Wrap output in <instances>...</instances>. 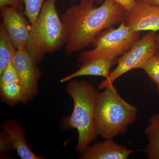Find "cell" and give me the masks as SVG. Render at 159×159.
<instances>
[{
    "label": "cell",
    "instance_id": "obj_21",
    "mask_svg": "<svg viewBox=\"0 0 159 159\" xmlns=\"http://www.w3.org/2000/svg\"><path fill=\"white\" fill-rule=\"evenodd\" d=\"M96 2L99 3H101L104 0H95ZM124 7L127 11H132L134 7L135 6L136 0H112Z\"/></svg>",
    "mask_w": 159,
    "mask_h": 159
},
{
    "label": "cell",
    "instance_id": "obj_1",
    "mask_svg": "<svg viewBox=\"0 0 159 159\" xmlns=\"http://www.w3.org/2000/svg\"><path fill=\"white\" fill-rule=\"evenodd\" d=\"M95 0H80L61 17L66 32L65 52L71 55L94 43L104 29L122 22L129 11L112 0H104L99 7Z\"/></svg>",
    "mask_w": 159,
    "mask_h": 159
},
{
    "label": "cell",
    "instance_id": "obj_14",
    "mask_svg": "<svg viewBox=\"0 0 159 159\" xmlns=\"http://www.w3.org/2000/svg\"><path fill=\"white\" fill-rule=\"evenodd\" d=\"M16 48L9 37L2 23L0 25V74L12 61Z\"/></svg>",
    "mask_w": 159,
    "mask_h": 159
},
{
    "label": "cell",
    "instance_id": "obj_15",
    "mask_svg": "<svg viewBox=\"0 0 159 159\" xmlns=\"http://www.w3.org/2000/svg\"><path fill=\"white\" fill-rule=\"evenodd\" d=\"M0 95L3 101L9 105L22 102L24 90L20 82L0 84Z\"/></svg>",
    "mask_w": 159,
    "mask_h": 159
},
{
    "label": "cell",
    "instance_id": "obj_22",
    "mask_svg": "<svg viewBox=\"0 0 159 159\" xmlns=\"http://www.w3.org/2000/svg\"><path fill=\"white\" fill-rule=\"evenodd\" d=\"M145 2L151 5L159 6V0H143Z\"/></svg>",
    "mask_w": 159,
    "mask_h": 159
},
{
    "label": "cell",
    "instance_id": "obj_20",
    "mask_svg": "<svg viewBox=\"0 0 159 159\" xmlns=\"http://www.w3.org/2000/svg\"><path fill=\"white\" fill-rule=\"evenodd\" d=\"M24 0H0V9L9 6L20 11L24 7Z\"/></svg>",
    "mask_w": 159,
    "mask_h": 159
},
{
    "label": "cell",
    "instance_id": "obj_5",
    "mask_svg": "<svg viewBox=\"0 0 159 159\" xmlns=\"http://www.w3.org/2000/svg\"><path fill=\"white\" fill-rule=\"evenodd\" d=\"M140 34V31H131L122 21L116 29L111 27L101 32L94 42V49L83 52L78 61L84 63L100 58H118L131 48Z\"/></svg>",
    "mask_w": 159,
    "mask_h": 159
},
{
    "label": "cell",
    "instance_id": "obj_10",
    "mask_svg": "<svg viewBox=\"0 0 159 159\" xmlns=\"http://www.w3.org/2000/svg\"><path fill=\"white\" fill-rule=\"evenodd\" d=\"M134 151L115 142L113 139L89 146L80 154V159H127Z\"/></svg>",
    "mask_w": 159,
    "mask_h": 159
},
{
    "label": "cell",
    "instance_id": "obj_9",
    "mask_svg": "<svg viewBox=\"0 0 159 159\" xmlns=\"http://www.w3.org/2000/svg\"><path fill=\"white\" fill-rule=\"evenodd\" d=\"M2 24L16 50H26L31 25L17 9L5 6L1 9Z\"/></svg>",
    "mask_w": 159,
    "mask_h": 159
},
{
    "label": "cell",
    "instance_id": "obj_23",
    "mask_svg": "<svg viewBox=\"0 0 159 159\" xmlns=\"http://www.w3.org/2000/svg\"><path fill=\"white\" fill-rule=\"evenodd\" d=\"M157 40L159 42V34L158 35H157Z\"/></svg>",
    "mask_w": 159,
    "mask_h": 159
},
{
    "label": "cell",
    "instance_id": "obj_4",
    "mask_svg": "<svg viewBox=\"0 0 159 159\" xmlns=\"http://www.w3.org/2000/svg\"><path fill=\"white\" fill-rule=\"evenodd\" d=\"M56 1L45 0L37 20L31 25L26 50L36 64L66 41L65 27L56 10Z\"/></svg>",
    "mask_w": 159,
    "mask_h": 159
},
{
    "label": "cell",
    "instance_id": "obj_19",
    "mask_svg": "<svg viewBox=\"0 0 159 159\" xmlns=\"http://www.w3.org/2000/svg\"><path fill=\"white\" fill-rule=\"evenodd\" d=\"M11 139L6 132L2 130L0 133V153L3 155L7 152L14 150Z\"/></svg>",
    "mask_w": 159,
    "mask_h": 159
},
{
    "label": "cell",
    "instance_id": "obj_3",
    "mask_svg": "<svg viewBox=\"0 0 159 159\" xmlns=\"http://www.w3.org/2000/svg\"><path fill=\"white\" fill-rule=\"evenodd\" d=\"M99 94L94 122L97 135L113 139L125 134L128 126L136 119V107L124 100L118 93L113 84Z\"/></svg>",
    "mask_w": 159,
    "mask_h": 159
},
{
    "label": "cell",
    "instance_id": "obj_11",
    "mask_svg": "<svg viewBox=\"0 0 159 159\" xmlns=\"http://www.w3.org/2000/svg\"><path fill=\"white\" fill-rule=\"evenodd\" d=\"M2 130L9 135L15 150L22 159H42L44 157L38 156L29 148L25 139V129L19 123L12 120H7L2 125Z\"/></svg>",
    "mask_w": 159,
    "mask_h": 159
},
{
    "label": "cell",
    "instance_id": "obj_13",
    "mask_svg": "<svg viewBox=\"0 0 159 159\" xmlns=\"http://www.w3.org/2000/svg\"><path fill=\"white\" fill-rule=\"evenodd\" d=\"M145 133L148 140L145 149L149 159H159V113L155 114L149 120V125Z\"/></svg>",
    "mask_w": 159,
    "mask_h": 159
},
{
    "label": "cell",
    "instance_id": "obj_18",
    "mask_svg": "<svg viewBox=\"0 0 159 159\" xmlns=\"http://www.w3.org/2000/svg\"><path fill=\"white\" fill-rule=\"evenodd\" d=\"M13 82L20 81L16 69L11 61L0 74V84Z\"/></svg>",
    "mask_w": 159,
    "mask_h": 159
},
{
    "label": "cell",
    "instance_id": "obj_6",
    "mask_svg": "<svg viewBox=\"0 0 159 159\" xmlns=\"http://www.w3.org/2000/svg\"><path fill=\"white\" fill-rule=\"evenodd\" d=\"M159 51V42L154 31H151L138 40L127 52L118 58V65L98 86L99 89L106 88L123 74L135 69H142L145 63Z\"/></svg>",
    "mask_w": 159,
    "mask_h": 159
},
{
    "label": "cell",
    "instance_id": "obj_8",
    "mask_svg": "<svg viewBox=\"0 0 159 159\" xmlns=\"http://www.w3.org/2000/svg\"><path fill=\"white\" fill-rule=\"evenodd\" d=\"M123 22L132 32L158 31L159 6L136 0L134 9L129 11Z\"/></svg>",
    "mask_w": 159,
    "mask_h": 159
},
{
    "label": "cell",
    "instance_id": "obj_12",
    "mask_svg": "<svg viewBox=\"0 0 159 159\" xmlns=\"http://www.w3.org/2000/svg\"><path fill=\"white\" fill-rule=\"evenodd\" d=\"M118 58H100L84 63L80 68L61 80V82H69L76 77L84 76H100L107 78L111 67L118 62Z\"/></svg>",
    "mask_w": 159,
    "mask_h": 159
},
{
    "label": "cell",
    "instance_id": "obj_16",
    "mask_svg": "<svg viewBox=\"0 0 159 159\" xmlns=\"http://www.w3.org/2000/svg\"><path fill=\"white\" fill-rule=\"evenodd\" d=\"M142 69L157 87L159 86V51L148 60Z\"/></svg>",
    "mask_w": 159,
    "mask_h": 159
},
{
    "label": "cell",
    "instance_id": "obj_24",
    "mask_svg": "<svg viewBox=\"0 0 159 159\" xmlns=\"http://www.w3.org/2000/svg\"><path fill=\"white\" fill-rule=\"evenodd\" d=\"M157 90H158V91L159 93V86L157 87Z\"/></svg>",
    "mask_w": 159,
    "mask_h": 159
},
{
    "label": "cell",
    "instance_id": "obj_7",
    "mask_svg": "<svg viewBox=\"0 0 159 159\" xmlns=\"http://www.w3.org/2000/svg\"><path fill=\"white\" fill-rule=\"evenodd\" d=\"M11 61L17 71L24 90L22 103H26L38 94L40 71L26 50H17Z\"/></svg>",
    "mask_w": 159,
    "mask_h": 159
},
{
    "label": "cell",
    "instance_id": "obj_17",
    "mask_svg": "<svg viewBox=\"0 0 159 159\" xmlns=\"http://www.w3.org/2000/svg\"><path fill=\"white\" fill-rule=\"evenodd\" d=\"M26 16L31 25L35 22L45 0H24Z\"/></svg>",
    "mask_w": 159,
    "mask_h": 159
},
{
    "label": "cell",
    "instance_id": "obj_2",
    "mask_svg": "<svg viewBox=\"0 0 159 159\" xmlns=\"http://www.w3.org/2000/svg\"><path fill=\"white\" fill-rule=\"evenodd\" d=\"M68 94L74 102V110L71 116L64 119L65 128L77 129L78 142L76 151L80 153L97 139L94 116L99 93L88 81L72 80L66 87Z\"/></svg>",
    "mask_w": 159,
    "mask_h": 159
}]
</instances>
